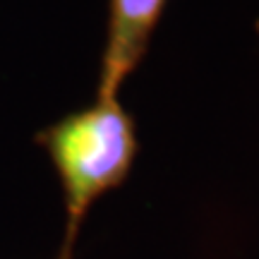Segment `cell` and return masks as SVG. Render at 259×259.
<instances>
[{
  "mask_svg": "<svg viewBox=\"0 0 259 259\" xmlns=\"http://www.w3.org/2000/svg\"><path fill=\"white\" fill-rule=\"evenodd\" d=\"M34 142L46 151L63 190L65 228L56 259H74L92 206L130 178L139 151L137 122L118 96H96L38 130Z\"/></svg>",
  "mask_w": 259,
  "mask_h": 259,
  "instance_id": "1",
  "label": "cell"
},
{
  "mask_svg": "<svg viewBox=\"0 0 259 259\" xmlns=\"http://www.w3.org/2000/svg\"><path fill=\"white\" fill-rule=\"evenodd\" d=\"M168 0H108L106 44H103L96 96H118L147 58Z\"/></svg>",
  "mask_w": 259,
  "mask_h": 259,
  "instance_id": "2",
  "label": "cell"
},
{
  "mask_svg": "<svg viewBox=\"0 0 259 259\" xmlns=\"http://www.w3.org/2000/svg\"><path fill=\"white\" fill-rule=\"evenodd\" d=\"M257 31H259V22H257Z\"/></svg>",
  "mask_w": 259,
  "mask_h": 259,
  "instance_id": "3",
  "label": "cell"
}]
</instances>
